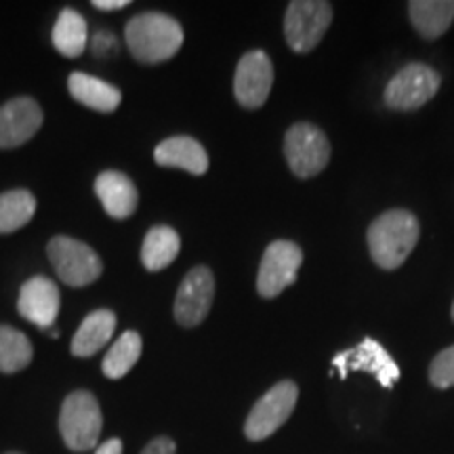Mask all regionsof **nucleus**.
Instances as JSON below:
<instances>
[{"label":"nucleus","instance_id":"1","mask_svg":"<svg viewBox=\"0 0 454 454\" xmlns=\"http://www.w3.org/2000/svg\"><path fill=\"white\" fill-rule=\"evenodd\" d=\"M130 55L141 64H162L179 53L184 44V27L167 13H139L124 30Z\"/></svg>","mask_w":454,"mask_h":454},{"label":"nucleus","instance_id":"2","mask_svg":"<svg viewBox=\"0 0 454 454\" xmlns=\"http://www.w3.org/2000/svg\"><path fill=\"white\" fill-rule=\"evenodd\" d=\"M421 236L419 219L411 211H387L368 227V251L379 268L397 270L404 265Z\"/></svg>","mask_w":454,"mask_h":454},{"label":"nucleus","instance_id":"3","mask_svg":"<svg viewBox=\"0 0 454 454\" xmlns=\"http://www.w3.org/2000/svg\"><path fill=\"white\" fill-rule=\"evenodd\" d=\"M104 429L101 406L90 391L78 389L66 395L59 412V434L72 452H89L99 446Z\"/></svg>","mask_w":454,"mask_h":454},{"label":"nucleus","instance_id":"4","mask_svg":"<svg viewBox=\"0 0 454 454\" xmlns=\"http://www.w3.org/2000/svg\"><path fill=\"white\" fill-rule=\"evenodd\" d=\"M284 156L299 179H311L331 160V141L316 124L297 122L284 135Z\"/></svg>","mask_w":454,"mask_h":454},{"label":"nucleus","instance_id":"5","mask_svg":"<svg viewBox=\"0 0 454 454\" xmlns=\"http://www.w3.org/2000/svg\"><path fill=\"white\" fill-rule=\"evenodd\" d=\"M333 21L326 0H293L284 17V36L294 53H309L320 44Z\"/></svg>","mask_w":454,"mask_h":454},{"label":"nucleus","instance_id":"6","mask_svg":"<svg viewBox=\"0 0 454 454\" xmlns=\"http://www.w3.org/2000/svg\"><path fill=\"white\" fill-rule=\"evenodd\" d=\"M47 254L51 265L57 276L64 280L67 286L81 288L93 284L104 271L99 254L81 240H74L67 236H55L49 242Z\"/></svg>","mask_w":454,"mask_h":454},{"label":"nucleus","instance_id":"7","mask_svg":"<svg viewBox=\"0 0 454 454\" xmlns=\"http://www.w3.org/2000/svg\"><path fill=\"white\" fill-rule=\"evenodd\" d=\"M297 383H276L248 412L247 423H244V435L251 442L268 440L270 435H274L291 419L294 406H297Z\"/></svg>","mask_w":454,"mask_h":454},{"label":"nucleus","instance_id":"8","mask_svg":"<svg viewBox=\"0 0 454 454\" xmlns=\"http://www.w3.org/2000/svg\"><path fill=\"white\" fill-rule=\"evenodd\" d=\"M442 78L427 64H408L385 89V104L391 110H419L435 98Z\"/></svg>","mask_w":454,"mask_h":454},{"label":"nucleus","instance_id":"9","mask_svg":"<svg viewBox=\"0 0 454 454\" xmlns=\"http://www.w3.org/2000/svg\"><path fill=\"white\" fill-rule=\"evenodd\" d=\"M303 263V251L291 240H276L265 248L259 265L257 291L263 299H276L294 284Z\"/></svg>","mask_w":454,"mask_h":454},{"label":"nucleus","instance_id":"10","mask_svg":"<svg viewBox=\"0 0 454 454\" xmlns=\"http://www.w3.org/2000/svg\"><path fill=\"white\" fill-rule=\"evenodd\" d=\"M333 368L339 371L340 379H348L349 372L366 371L377 377L385 389H391L400 379V368L387 349L374 339H364L360 345L340 351L333 357Z\"/></svg>","mask_w":454,"mask_h":454},{"label":"nucleus","instance_id":"11","mask_svg":"<svg viewBox=\"0 0 454 454\" xmlns=\"http://www.w3.org/2000/svg\"><path fill=\"white\" fill-rule=\"evenodd\" d=\"M215 299V276L204 265L187 271L175 297V320L179 326L194 328L207 320Z\"/></svg>","mask_w":454,"mask_h":454},{"label":"nucleus","instance_id":"12","mask_svg":"<svg viewBox=\"0 0 454 454\" xmlns=\"http://www.w3.org/2000/svg\"><path fill=\"white\" fill-rule=\"evenodd\" d=\"M274 84V64L263 51H248L238 61L234 76L236 101L247 110H257L268 101Z\"/></svg>","mask_w":454,"mask_h":454},{"label":"nucleus","instance_id":"13","mask_svg":"<svg viewBox=\"0 0 454 454\" xmlns=\"http://www.w3.org/2000/svg\"><path fill=\"white\" fill-rule=\"evenodd\" d=\"M61 308V294L51 278L34 276L24 282L17 299V311L41 331H51Z\"/></svg>","mask_w":454,"mask_h":454},{"label":"nucleus","instance_id":"14","mask_svg":"<svg viewBox=\"0 0 454 454\" xmlns=\"http://www.w3.org/2000/svg\"><path fill=\"white\" fill-rule=\"evenodd\" d=\"M43 127V110L32 98H15L0 106V150L24 145Z\"/></svg>","mask_w":454,"mask_h":454},{"label":"nucleus","instance_id":"15","mask_svg":"<svg viewBox=\"0 0 454 454\" xmlns=\"http://www.w3.org/2000/svg\"><path fill=\"white\" fill-rule=\"evenodd\" d=\"M95 194L104 204L106 213L114 219H127L137 211V187L127 175L118 173V170L99 173V177L95 179Z\"/></svg>","mask_w":454,"mask_h":454},{"label":"nucleus","instance_id":"16","mask_svg":"<svg viewBox=\"0 0 454 454\" xmlns=\"http://www.w3.org/2000/svg\"><path fill=\"white\" fill-rule=\"evenodd\" d=\"M154 160L160 167L184 168L190 175L200 177L208 170V154L202 144H198L194 137L177 135L160 141L154 150Z\"/></svg>","mask_w":454,"mask_h":454},{"label":"nucleus","instance_id":"17","mask_svg":"<svg viewBox=\"0 0 454 454\" xmlns=\"http://www.w3.org/2000/svg\"><path fill=\"white\" fill-rule=\"evenodd\" d=\"M116 314L110 309H95L84 317L74 334L70 351L76 357H90L104 349L116 331Z\"/></svg>","mask_w":454,"mask_h":454},{"label":"nucleus","instance_id":"18","mask_svg":"<svg viewBox=\"0 0 454 454\" xmlns=\"http://www.w3.org/2000/svg\"><path fill=\"white\" fill-rule=\"evenodd\" d=\"M67 89H70V95L78 104L87 106L95 112L110 114L122 101L121 89L84 72H72L70 78H67Z\"/></svg>","mask_w":454,"mask_h":454},{"label":"nucleus","instance_id":"19","mask_svg":"<svg viewBox=\"0 0 454 454\" xmlns=\"http://www.w3.org/2000/svg\"><path fill=\"white\" fill-rule=\"evenodd\" d=\"M408 15L414 30L427 41H435L454 21V0H412Z\"/></svg>","mask_w":454,"mask_h":454},{"label":"nucleus","instance_id":"20","mask_svg":"<svg viewBox=\"0 0 454 454\" xmlns=\"http://www.w3.org/2000/svg\"><path fill=\"white\" fill-rule=\"evenodd\" d=\"M181 251V238L173 227L156 225L147 231L141 244V263L147 271L168 268Z\"/></svg>","mask_w":454,"mask_h":454},{"label":"nucleus","instance_id":"21","mask_svg":"<svg viewBox=\"0 0 454 454\" xmlns=\"http://www.w3.org/2000/svg\"><path fill=\"white\" fill-rule=\"evenodd\" d=\"M53 47L59 51L64 57L76 59L84 53L89 41V30H87V20L74 9H64L57 17L53 26Z\"/></svg>","mask_w":454,"mask_h":454},{"label":"nucleus","instance_id":"22","mask_svg":"<svg viewBox=\"0 0 454 454\" xmlns=\"http://www.w3.org/2000/svg\"><path fill=\"white\" fill-rule=\"evenodd\" d=\"M141 349H144V340H141L139 333H122L121 337L116 339V343L112 345L110 351L106 354L104 362H101V371H104L106 377L112 379V381L127 377L139 362Z\"/></svg>","mask_w":454,"mask_h":454},{"label":"nucleus","instance_id":"23","mask_svg":"<svg viewBox=\"0 0 454 454\" xmlns=\"http://www.w3.org/2000/svg\"><path fill=\"white\" fill-rule=\"evenodd\" d=\"M36 215V198L27 190L0 194V234H13L26 227Z\"/></svg>","mask_w":454,"mask_h":454},{"label":"nucleus","instance_id":"24","mask_svg":"<svg viewBox=\"0 0 454 454\" xmlns=\"http://www.w3.org/2000/svg\"><path fill=\"white\" fill-rule=\"evenodd\" d=\"M34 348L30 339L13 326L0 325V372L15 374L30 366Z\"/></svg>","mask_w":454,"mask_h":454},{"label":"nucleus","instance_id":"25","mask_svg":"<svg viewBox=\"0 0 454 454\" xmlns=\"http://www.w3.org/2000/svg\"><path fill=\"white\" fill-rule=\"evenodd\" d=\"M429 381L434 387H454V345L440 351L429 366Z\"/></svg>","mask_w":454,"mask_h":454},{"label":"nucleus","instance_id":"26","mask_svg":"<svg viewBox=\"0 0 454 454\" xmlns=\"http://www.w3.org/2000/svg\"><path fill=\"white\" fill-rule=\"evenodd\" d=\"M141 454H177V444L167 435H160V438L152 440Z\"/></svg>","mask_w":454,"mask_h":454},{"label":"nucleus","instance_id":"27","mask_svg":"<svg viewBox=\"0 0 454 454\" xmlns=\"http://www.w3.org/2000/svg\"><path fill=\"white\" fill-rule=\"evenodd\" d=\"M93 49H95V53H99V55H106V53H107L106 49L114 51V49H116V43H114V38H112L110 34H107V32H99L98 36H95Z\"/></svg>","mask_w":454,"mask_h":454},{"label":"nucleus","instance_id":"28","mask_svg":"<svg viewBox=\"0 0 454 454\" xmlns=\"http://www.w3.org/2000/svg\"><path fill=\"white\" fill-rule=\"evenodd\" d=\"M122 450H124L122 440L112 438V440L101 442V444L95 448V454H122Z\"/></svg>","mask_w":454,"mask_h":454},{"label":"nucleus","instance_id":"29","mask_svg":"<svg viewBox=\"0 0 454 454\" xmlns=\"http://www.w3.org/2000/svg\"><path fill=\"white\" fill-rule=\"evenodd\" d=\"M129 0H93V7L99 11H121L129 7Z\"/></svg>","mask_w":454,"mask_h":454},{"label":"nucleus","instance_id":"30","mask_svg":"<svg viewBox=\"0 0 454 454\" xmlns=\"http://www.w3.org/2000/svg\"><path fill=\"white\" fill-rule=\"evenodd\" d=\"M452 320H454V305H452Z\"/></svg>","mask_w":454,"mask_h":454},{"label":"nucleus","instance_id":"31","mask_svg":"<svg viewBox=\"0 0 454 454\" xmlns=\"http://www.w3.org/2000/svg\"><path fill=\"white\" fill-rule=\"evenodd\" d=\"M7 454H21V452H7Z\"/></svg>","mask_w":454,"mask_h":454}]
</instances>
